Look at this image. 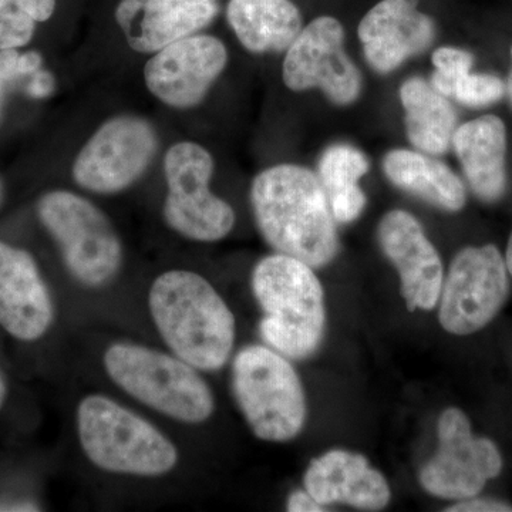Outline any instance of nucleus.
Masks as SVG:
<instances>
[{
	"label": "nucleus",
	"mask_w": 512,
	"mask_h": 512,
	"mask_svg": "<svg viewBox=\"0 0 512 512\" xmlns=\"http://www.w3.org/2000/svg\"><path fill=\"white\" fill-rule=\"evenodd\" d=\"M282 77L292 92L320 89L332 103L348 106L362 93V74L345 50L338 19L320 16L286 50Z\"/></svg>",
	"instance_id": "f8f14e48"
},
{
	"label": "nucleus",
	"mask_w": 512,
	"mask_h": 512,
	"mask_svg": "<svg viewBox=\"0 0 512 512\" xmlns=\"http://www.w3.org/2000/svg\"><path fill=\"white\" fill-rule=\"evenodd\" d=\"M252 210L265 241L278 254L313 269L323 268L339 252L338 229L318 175L295 164L266 168L251 187Z\"/></svg>",
	"instance_id": "f257e3e1"
},
{
	"label": "nucleus",
	"mask_w": 512,
	"mask_h": 512,
	"mask_svg": "<svg viewBox=\"0 0 512 512\" xmlns=\"http://www.w3.org/2000/svg\"><path fill=\"white\" fill-rule=\"evenodd\" d=\"M286 510L289 512H322L326 511L306 490H296L289 495Z\"/></svg>",
	"instance_id": "c756f323"
},
{
	"label": "nucleus",
	"mask_w": 512,
	"mask_h": 512,
	"mask_svg": "<svg viewBox=\"0 0 512 512\" xmlns=\"http://www.w3.org/2000/svg\"><path fill=\"white\" fill-rule=\"evenodd\" d=\"M505 83L493 74L467 73L456 83L453 90L454 99L458 103L473 109L490 106L503 99Z\"/></svg>",
	"instance_id": "a878e982"
},
{
	"label": "nucleus",
	"mask_w": 512,
	"mask_h": 512,
	"mask_svg": "<svg viewBox=\"0 0 512 512\" xmlns=\"http://www.w3.org/2000/svg\"><path fill=\"white\" fill-rule=\"evenodd\" d=\"M148 121L119 116L106 121L84 144L73 165L74 181L97 194H116L136 183L157 153Z\"/></svg>",
	"instance_id": "9b49d317"
},
{
	"label": "nucleus",
	"mask_w": 512,
	"mask_h": 512,
	"mask_svg": "<svg viewBox=\"0 0 512 512\" xmlns=\"http://www.w3.org/2000/svg\"><path fill=\"white\" fill-rule=\"evenodd\" d=\"M505 265H507L508 274L512 276V232L510 239H508L507 252H505Z\"/></svg>",
	"instance_id": "473e14b6"
},
{
	"label": "nucleus",
	"mask_w": 512,
	"mask_h": 512,
	"mask_svg": "<svg viewBox=\"0 0 512 512\" xmlns=\"http://www.w3.org/2000/svg\"><path fill=\"white\" fill-rule=\"evenodd\" d=\"M252 292L264 312L259 333L288 359L315 355L326 328L325 293L312 266L284 254L266 256L252 272Z\"/></svg>",
	"instance_id": "7ed1b4c3"
},
{
	"label": "nucleus",
	"mask_w": 512,
	"mask_h": 512,
	"mask_svg": "<svg viewBox=\"0 0 512 512\" xmlns=\"http://www.w3.org/2000/svg\"><path fill=\"white\" fill-rule=\"evenodd\" d=\"M369 160L350 144H333L319 158L318 178L328 198L359 185L369 171Z\"/></svg>",
	"instance_id": "b1692460"
},
{
	"label": "nucleus",
	"mask_w": 512,
	"mask_h": 512,
	"mask_svg": "<svg viewBox=\"0 0 512 512\" xmlns=\"http://www.w3.org/2000/svg\"><path fill=\"white\" fill-rule=\"evenodd\" d=\"M448 512H511L512 505L497 500H484V498H467L458 501L456 505L447 508Z\"/></svg>",
	"instance_id": "c85d7f7f"
},
{
	"label": "nucleus",
	"mask_w": 512,
	"mask_h": 512,
	"mask_svg": "<svg viewBox=\"0 0 512 512\" xmlns=\"http://www.w3.org/2000/svg\"><path fill=\"white\" fill-rule=\"evenodd\" d=\"M19 63L23 76H26V74H33L39 70L40 64H42V57L36 52L25 53V55H20Z\"/></svg>",
	"instance_id": "2f4dec72"
},
{
	"label": "nucleus",
	"mask_w": 512,
	"mask_h": 512,
	"mask_svg": "<svg viewBox=\"0 0 512 512\" xmlns=\"http://www.w3.org/2000/svg\"><path fill=\"white\" fill-rule=\"evenodd\" d=\"M55 319L52 296L32 256L0 242V326L13 338H42Z\"/></svg>",
	"instance_id": "dca6fc26"
},
{
	"label": "nucleus",
	"mask_w": 512,
	"mask_h": 512,
	"mask_svg": "<svg viewBox=\"0 0 512 512\" xmlns=\"http://www.w3.org/2000/svg\"><path fill=\"white\" fill-rule=\"evenodd\" d=\"M217 13L215 0H121L116 20L131 49L157 53L204 29Z\"/></svg>",
	"instance_id": "f3484780"
},
{
	"label": "nucleus",
	"mask_w": 512,
	"mask_h": 512,
	"mask_svg": "<svg viewBox=\"0 0 512 512\" xmlns=\"http://www.w3.org/2000/svg\"><path fill=\"white\" fill-rule=\"evenodd\" d=\"M212 173L214 158L200 144L183 141L165 154V222L192 241H220L235 225L231 205L210 190Z\"/></svg>",
	"instance_id": "6e6552de"
},
{
	"label": "nucleus",
	"mask_w": 512,
	"mask_h": 512,
	"mask_svg": "<svg viewBox=\"0 0 512 512\" xmlns=\"http://www.w3.org/2000/svg\"><path fill=\"white\" fill-rule=\"evenodd\" d=\"M19 60L20 55L16 49L0 50V104H2L6 87L15 82L18 77L23 76Z\"/></svg>",
	"instance_id": "cd10ccee"
},
{
	"label": "nucleus",
	"mask_w": 512,
	"mask_h": 512,
	"mask_svg": "<svg viewBox=\"0 0 512 512\" xmlns=\"http://www.w3.org/2000/svg\"><path fill=\"white\" fill-rule=\"evenodd\" d=\"M103 362L121 390L164 416L200 424L214 413L211 387L198 369L178 356L136 343H114Z\"/></svg>",
	"instance_id": "39448f33"
},
{
	"label": "nucleus",
	"mask_w": 512,
	"mask_h": 512,
	"mask_svg": "<svg viewBox=\"0 0 512 512\" xmlns=\"http://www.w3.org/2000/svg\"><path fill=\"white\" fill-rule=\"evenodd\" d=\"M383 171L390 183L427 204L447 212L466 205L463 181L448 165L426 153L397 148L383 158Z\"/></svg>",
	"instance_id": "aec40b11"
},
{
	"label": "nucleus",
	"mask_w": 512,
	"mask_h": 512,
	"mask_svg": "<svg viewBox=\"0 0 512 512\" xmlns=\"http://www.w3.org/2000/svg\"><path fill=\"white\" fill-rule=\"evenodd\" d=\"M383 254L400 276V292L409 311H433L443 286V262L416 217L403 210L387 212L377 227Z\"/></svg>",
	"instance_id": "4468645a"
},
{
	"label": "nucleus",
	"mask_w": 512,
	"mask_h": 512,
	"mask_svg": "<svg viewBox=\"0 0 512 512\" xmlns=\"http://www.w3.org/2000/svg\"><path fill=\"white\" fill-rule=\"evenodd\" d=\"M77 434L90 461L114 474L160 477L178 463L171 440L120 403L101 394L84 397L77 406Z\"/></svg>",
	"instance_id": "20e7f679"
},
{
	"label": "nucleus",
	"mask_w": 512,
	"mask_h": 512,
	"mask_svg": "<svg viewBox=\"0 0 512 512\" xmlns=\"http://www.w3.org/2000/svg\"><path fill=\"white\" fill-rule=\"evenodd\" d=\"M417 5V0H382L360 20L357 35L377 73L394 72L433 43L436 26Z\"/></svg>",
	"instance_id": "2eb2a0df"
},
{
	"label": "nucleus",
	"mask_w": 512,
	"mask_h": 512,
	"mask_svg": "<svg viewBox=\"0 0 512 512\" xmlns=\"http://www.w3.org/2000/svg\"><path fill=\"white\" fill-rule=\"evenodd\" d=\"M232 390L259 440L284 443L305 426L308 409L301 379L288 357L269 346L239 350L232 365Z\"/></svg>",
	"instance_id": "423d86ee"
},
{
	"label": "nucleus",
	"mask_w": 512,
	"mask_h": 512,
	"mask_svg": "<svg viewBox=\"0 0 512 512\" xmlns=\"http://www.w3.org/2000/svg\"><path fill=\"white\" fill-rule=\"evenodd\" d=\"M504 256L495 245L461 249L443 279L441 326L451 335H473L503 309L510 292Z\"/></svg>",
	"instance_id": "1a4fd4ad"
},
{
	"label": "nucleus",
	"mask_w": 512,
	"mask_h": 512,
	"mask_svg": "<svg viewBox=\"0 0 512 512\" xmlns=\"http://www.w3.org/2000/svg\"><path fill=\"white\" fill-rule=\"evenodd\" d=\"M39 217L80 284L100 288L119 274L123 245L107 215L69 191H53L39 202Z\"/></svg>",
	"instance_id": "0eeeda50"
},
{
	"label": "nucleus",
	"mask_w": 512,
	"mask_h": 512,
	"mask_svg": "<svg viewBox=\"0 0 512 512\" xmlns=\"http://www.w3.org/2000/svg\"><path fill=\"white\" fill-rule=\"evenodd\" d=\"M511 57H512V49H511ZM505 92H507L508 97H510L511 106H512V66L510 76H508L507 86H505Z\"/></svg>",
	"instance_id": "f704fd0d"
},
{
	"label": "nucleus",
	"mask_w": 512,
	"mask_h": 512,
	"mask_svg": "<svg viewBox=\"0 0 512 512\" xmlns=\"http://www.w3.org/2000/svg\"><path fill=\"white\" fill-rule=\"evenodd\" d=\"M56 0H0V50L28 45L36 23L55 12Z\"/></svg>",
	"instance_id": "5701e85b"
},
{
	"label": "nucleus",
	"mask_w": 512,
	"mask_h": 512,
	"mask_svg": "<svg viewBox=\"0 0 512 512\" xmlns=\"http://www.w3.org/2000/svg\"><path fill=\"white\" fill-rule=\"evenodd\" d=\"M439 448L419 473L423 490L443 500L477 497L503 471V456L493 440L476 436L463 410L450 407L437 424Z\"/></svg>",
	"instance_id": "9d476101"
},
{
	"label": "nucleus",
	"mask_w": 512,
	"mask_h": 512,
	"mask_svg": "<svg viewBox=\"0 0 512 512\" xmlns=\"http://www.w3.org/2000/svg\"><path fill=\"white\" fill-rule=\"evenodd\" d=\"M228 63L227 47L220 39L192 35L171 43L144 67L148 90L174 109L198 106Z\"/></svg>",
	"instance_id": "ddd939ff"
},
{
	"label": "nucleus",
	"mask_w": 512,
	"mask_h": 512,
	"mask_svg": "<svg viewBox=\"0 0 512 512\" xmlns=\"http://www.w3.org/2000/svg\"><path fill=\"white\" fill-rule=\"evenodd\" d=\"M330 211L340 224H349L362 215L366 207V194L359 185L329 197Z\"/></svg>",
	"instance_id": "bb28decb"
},
{
	"label": "nucleus",
	"mask_w": 512,
	"mask_h": 512,
	"mask_svg": "<svg viewBox=\"0 0 512 512\" xmlns=\"http://www.w3.org/2000/svg\"><path fill=\"white\" fill-rule=\"evenodd\" d=\"M148 306L173 355L202 372H215L228 362L235 318L204 276L184 269L164 272L151 285Z\"/></svg>",
	"instance_id": "f03ea898"
},
{
	"label": "nucleus",
	"mask_w": 512,
	"mask_h": 512,
	"mask_svg": "<svg viewBox=\"0 0 512 512\" xmlns=\"http://www.w3.org/2000/svg\"><path fill=\"white\" fill-rule=\"evenodd\" d=\"M303 485L322 507L345 504L360 511H382L392 497L383 474L365 456L348 450H330L315 458Z\"/></svg>",
	"instance_id": "a211bd4d"
},
{
	"label": "nucleus",
	"mask_w": 512,
	"mask_h": 512,
	"mask_svg": "<svg viewBox=\"0 0 512 512\" xmlns=\"http://www.w3.org/2000/svg\"><path fill=\"white\" fill-rule=\"evenodd\" d=\"M454 150L478 200L495 202L507 188V130L497 116H483L457 127Z\"/></svg>",
	"instance_id": "6ab92c4d"
},
{
	"label": "nucleus",
	"mask_w": 512,
	"mask_h": 512,
	"mask_svg": "<svg viewBox=\"0 0 512 512\" xmlns=\"http://www.w3.org/2000/svg\"><path fill=\"white\" fill-rule=\"evenodd\" d=\"M407 137L421 153L440 156L453 143L457 113L448 97L421 77H410L400 87Z\"/></svg>",
	"instance_id": "4be33fe9"
},
{
	"label": "nucleus",
	"mask_w": 512,
	"mask_h": 512,
	"mask_svg": "<svg viewBox=\"0 0 512 512\" xmlns=\"http://www.w3.org/2000/svg\"><path fill=\"white\" fill-rule=\"evenodd\" d=\"M6 399V383L5 380H3L2 375H0V407L3 406V402H5Z\"/></svg>",
	"instance_id": "72a5a7b5"
},
{
	"label": "nucleus",
	"mask_w": 512,
	"mask_h": 512,
	"mask_svg": "<svg viewBox=\"0 0 512 512\" xmlns=\"http://www.w3.org/2000/svg\"><path fill=\"white\" fill-rule=\"evenodd\" d=\"M436 72L431 76V86L443 96H453L454 86L464 74L473 69L474 57L467 50L444 46L437 49L431 57Z\"/></svg>",
	"instance_id": "393cba45"
},
{
	"label": "nucleus",
	"mask_w": 512,
	"mask_h": 512,
	"mask_svg": "<svg viewBox=\"0 0 512 512\" xmlns=\"http://www.w3.org/2000/svg\"><path fill=\"white\" fill-rule=\"evenodd\" d=\"M53 77L47 72H36L29 84V94L32 97H46L53 92Z\"/></svg>",
	"instance_id": "7c9ffc66"
},
{
	"label": "nucleus",
	"mask_w": 512,
	"mask_h": 512,
	"mask_svg": "<svg viewBox=\"0 0 512 512\" xmlns=\"http://www.w3.org/2000/svg\"><path fill=\"white\" fill-rule=\"evenodd\" d=\"M227 18L242 46L258 55L288 50L303 29L291 0H231Z\"/></svg>",
	"instance_id": "412c9836"
}]
</instances>
